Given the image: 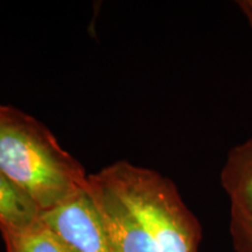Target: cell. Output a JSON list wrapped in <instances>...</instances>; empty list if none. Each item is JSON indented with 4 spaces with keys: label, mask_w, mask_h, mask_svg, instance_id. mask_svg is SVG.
Returning a JSON list of instances; mask_svg holds the SVG:
<instances>
[{
    "label": "cell",
    "mask_w": 252,
    "mask_h": 252,
    "mask_svg": "<svg viewBox=\"0 0 252 252\" xmlns=\"http://www.w3.org/2000/svg\"><path fill=\"white\" fill-rule=\"evenodd\" d=\"M0 171L41 209L61 204L87 188L83 167L36 119L14 108L0 109Z\"/></svg>",
    "instance_id": "6da1fadb"
},
{
    "label": "cell",
    "mask_w": 252,
    "mask_h": 252,
    "mask_svg": "<svg viewBox=\"0 0 252 252\" xmlns=\"http://www.w3.org/2000/svg\"><path fill=\"white\" fill-rule=\"evenodd\" d=\"M98 173L130 208L158 252H197L201 226L168 178L125 161Z\"/></svg>",
    "instance_id": "7a4b0ae2"
},
{
    "label": "cell",
    "mask_w": 252,
    "mask_h": 252,
    "mask_svg": "<svg viewBox=\"0 0 252 252\" xmlns=\"http://www.w3.org/2000/svg\"><path fill=\"white\" fill-rule=\"evenodd\" d=\"M40 220L76 252H116L87 188L41 213Z\"/></svg>",
    "instance_id": "3957f363"
},
{
    "label": "cell",
    "mask_w": 252,
    "mask_h": 252,
    "mask_svg": "<svg viewBox=\"0 0 252 252\" xmlns=\"http://www.w3.org/2000/svg\"><path fill=\"white\" fill-rule=\"evenodd\" d=\"M87 191L102 216L116 252H158L141 223L99 173L88 175Z\"/></svg>",
    "instance_id": "277c9868"
},
{
    "label": "cell",
    "mask_w": 252,
    "mask_h": 252,
    "mask_svg": "<svg viewBox=\"0 0 252 252\" xmlns=\"http://www.w3.org/2000/svg\"><path fill=\"white\" fill-rule=\"evenodd\" d=\"M220 185L231 207L252 214V137L229 151L220 171Z\"/></svg>",
    "instance_id": "5b68a950"
},
{
    "label": "cell",
    "mask_w": 252,
    "mask_h": 252,
    "mask_svg": "<svg viewBox=\"0 0 252 252\" xmlns=\"http://www.w3.org/2000/svg\"><path fill=\"white\" fill-rule=\"evenodd\" d=\"M40 215L41 209L30 195L0 171V230L25 229Z\"/></svg>",
    "instance_id": "8992f818"
},
{
    "label": "cell",
    "mask_w": 252,
    "mask_h": 252,
    "mask_svg": "<svg viewBox=\"0 0 252 252\" xmlns=\"http://www.w3.org/2000/svg\"><path fill=\"white\" fill-rule=\"evenodd\" d=\"M6 252H76L39 219L20 230H0Z\"/></svg>",
    "instance_id": "52a82bcc"
},
{
    "label": "cell",
    "mask_w": 252,
    "mask_h": 252,
    "mask_svg": "<svg viewBox=\"0 0 252 252\" xmlns=\"http://www.w3.org/2000/svg\"><path fill=\"white\" fill-rule=\"evenodd\" d=\"M230 234L236 250L252 252V214L230 208Z\"/></svg>",
    "instance_id": "ba28073f"
},
{
    "label": "cell",
    "mask_w": 252,
    "mask_h": 252,
    "mask_svg": "<svg viewBox=\"0 0 252 252\" xmlns=\"http://www.w3.org/2000/svg\"><path fill=\"white\" fill-rule=\"evenodd\" d=\"M250 20H251V24H252V5H251V9H250Z\"/></svg>",
    "instance_id": "9c48e42d"
},
{
    "label": "cell",
    "mask_w": 252,
    "mask_h": 252,
    "mask_svg": "<svg viewBox=\"0 0 252 252\" xmlns=\"http://www.w3.org/2000/svg\"><path fill=\"white\" fill-rule=\"evenodd\" d=\"M0 109H1V105H0Z\"/></svg>",
    "instance_id": "30bf717a"
}]
</instances>
